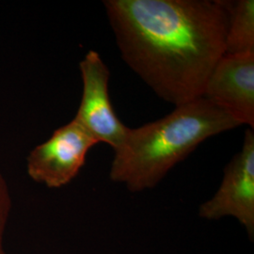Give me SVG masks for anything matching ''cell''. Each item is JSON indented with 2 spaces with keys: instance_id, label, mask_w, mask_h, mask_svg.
Masks as SVG:
<instances>
[{
  "instance_id": "1",
  "label": "cell",
  "mask_w": 254,
  "mask_h": 254,
  "mask_svg": "<svg viewBox=\"0 0 254 254\" xmlns=\"http://www.w3.org/2000/svg\"><path fill=\"white\" fill-rule=\"evenodd\" d=\"M123 61L162 100L202 97L225 55L224 0H105Z\"/></svg>"
},
{
  "instance_id": "6",
  "label": "cell",
  "mask_w": 254,
  "mask_h": 254,
  "mask_svg": "<svg viewBox=\"0 0 254 254\" xmlns=\"http://www.w3.org/2000/svg\"><path fill=\"white\" fill-rule=\"evenodd\" d=\"M202 97L254 130V54L224 55L210 74Z\"/></svg>"
},
{
  "instance_id": "8",
  "label": "cell",
  "mask_w": 254,
  "mask_h": 254,
  "mask_svg": "<svg viewBox=\"0 0 254 254\" xmlns=\"http://www.w3.org/2000/svg\"><path fill=\"white\" fill-rule=\"evenodd\" d=\"M11 199L9 186L0 173V254H6L4 251V236L9 221Z\"/></svg>"
},
{
  "instance_id": "2",
  "label": "cell",
  "mask_w": 254,
  "mask_h": 254,
  "mask_svg": "<svg viewBox=\"0 0 254 254\" xmlns=\"http://www.w3.org/2000/svg\"><path fill=\"white\" fill-rule=\"evenodd\" d=\"M238 127L230 114L203 97L175 107L155 122L127 127L113 150L109 177L131 192L153 189L200 143Z\"/></svg>"
},
{
  "instance_id": "5",
  "label": "cell",
  "mask_w": 254,
  "mask_h": 254,
  "mask_svg": "<svg viewBox=\"0 0 254 254\" xmlns=\"http://www.w3.org/2000/svg\"><path fill=\"white\" fill-rule=\"evenodd\" d=\"M83 91L75 120L97 142L113 150L122 142L126 127L115 113L109 92V68L96 51L90 50L79 64Z\"/></svg>"
},
{
  "instance_id": "4",
  "label": "cell",
  "mask_w": 254,
  "mask_h": 254,
  "mask_svg": "<svg viewBox=\"0 0 254 254\" xmlns=\"http://www.w3.org/2000/svg\"><path fill=\"white\" fill-rule=\"evenodd\" d=\"M200 218L216 220L236 218L244 227L250 239L254 237V133L248 129L239 153L224 170L222 182L215 195L203 202Z\"/></svg>"
},
{
  "instance_id": "7",
  "label": "cell",
  "mask_w": 254,
  "mask_h": 254,
  "mask_svg": "<svg viewBox=\"0 0 254 254\" xmlns=\"http://www.w3.org/2000/svg\"><path fill=\"white\" fill-rule=\"evenodd\" d=\"M225 1V55L254 54V1Z\"/></svg>"
},
{
  "instance_id": "3",
  "label": "cell",
  "mask_w": 254,
  "mask_h": 254,
  "mask_svg": "<svg viewBox=\"0 0 254 254\" xmlns=\"http://www.w3.org/2000/svg\"><path fill=\"white\" fill-rule=\"evenodd\" d=\"M96 144L73 119L31 151L27 156V174L33 181L47 188L64 187L77 176L89 151Z\"/></svg>"
}]
</instances>
